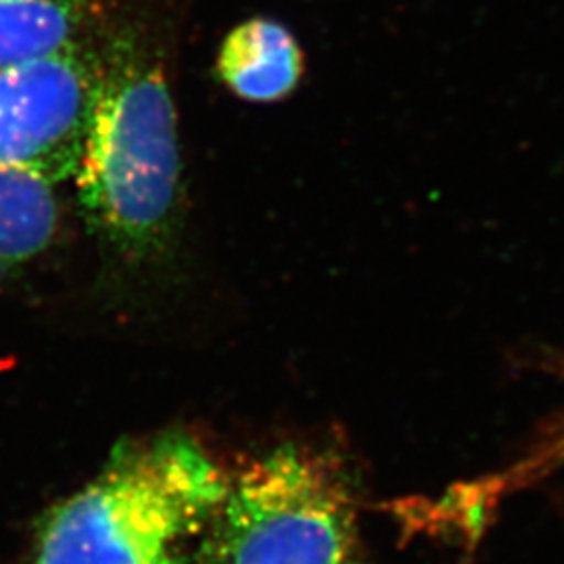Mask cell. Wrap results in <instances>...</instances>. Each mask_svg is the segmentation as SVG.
<instances>
[{
    "mask_svg": "<svg viewBox=\"0 0 564 564\" xmlns=\"http://www.w3.org/2000/svg\"><path fill=\"white\" fill-rule=\"evenodd\" d=\"M84 223L128 262L162 258L184 209L178 116L162 57L134 34L101 44V84L74 178Z\"/></svg>",
    "mask_w": 564,
    "mask_h": 564,
    "instance_id": "6da1fadb",
    "label": "cell"
},
{
    "mask_svg": "<svg viewBox=\"0 0 564 564\" xmlns=\"http://www.w3.org/2000/svg\"><path fill=\"white\" fill-rule=\"evenodd\" d=\"M230 479L184 433L123 444L42 527L34 564H184Z\"/></svg>",
    "mask_w": 564,
    "mask_h": 564,
    "instance_id": "7a4b0ae2",
    "label": "cell"
},
{
    "mask_svg": "<svg viewBox=\"0 0 564 564\" xmlns=\"http://www.w3.org/2000/svg\"><path fill=\"white\" fill-rule=\"evenodd\" d=\"M207 531V564H360L347 487L293 445L230 479Z\"/></svg>",
    "mask_w": 564,
    "mask_h": 564,
    "instance_id": "3957f363",
    "label": "cell"
},
{
    "mask_svg": "<svg viewBox=\"0 0 564 564\" xmlns=\"http://www.w3.org/2000/svg\"><path fill=\"white\" fill-rule=\"evenodd\" d=\"M101 84V46L78 42L0 67V163L74 182Z\"/></svg>",
    "mask_w": 564,
    "mask_h": 564,
    "instance_id": "277c9868",
    "label": "cell"
},
{
    "mask_svg": "<svg viewBox=\"0 0 564 564\" xmlns=\"http://www.w3.org/2000/svg\"><path fill=\"white\" fill-rule=\"evenodd\" d=\"M218 76L241 101H284L302 82V48L279 21H245L220 46Z\"/></svg>",
    "mask_w": 564,
    "mask_h": 564,
    "instance_id": "5b68a950",
    "label": "cell"
},
{
    "mask_svg": "<svg viewBox=\"0 0 564 564\" xmlns=\"http://www.w3.org/2000/svg\"><path fill=\"white\" fill-rule=\"evenodd\" d=\"M101 0H0V67L88 41Z\"/></svg>",
    "mask_w": 564,
    "mask_h": 564,
    "instance_id": "8992f818",
    "label": "cell"
},
{
    "mask_svg": "<svg viewBox=\"0 0 564 564\" xmlns=\"http://www.w3.org/2000/svg\"><path fill=\"white\" fill-rule=\"evenodd\" d=\"M57 230L55 186L0 163V270L34 262Z\"/></svg>",
    "mask_w": 564,
    "mask_h": 564,
    "instance_id": "52a82bcc",
    "label": "cell"
}]
</instances>
